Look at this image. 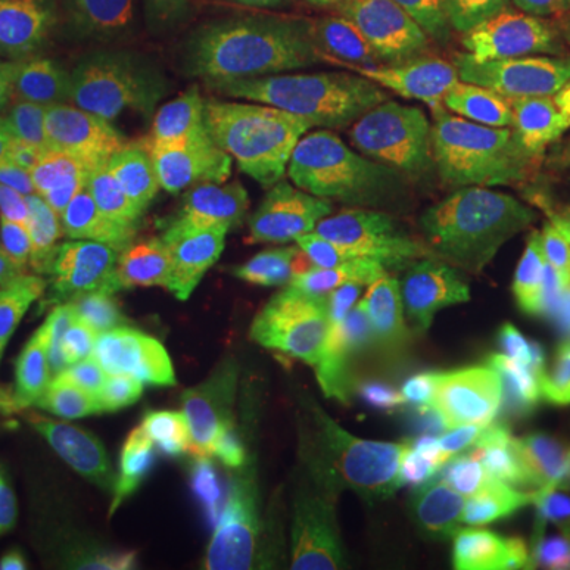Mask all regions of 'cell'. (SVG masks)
Here are the masks:
<instances>
[{
	"instance_id": "6da1fadb",
	"label": "cell",
	"mask_w": 570,
	"mask_h": 570,
	"mask_svg": "<svg viewBox=\"0 0 570 570\" xmlns=\"http://www.w3.org/2000/svg\"><path fill=\"white\" fill-rule=\"evenodd\" d=\"M374 149L412 168L570 142V36L479 32L415 45L367 102Z\"/></svg>"
},
{
	"instance_id": "7a4b0ae2",
	"label": "cell",
	"mask_w": 570,
	"mask_h": 570,
	"mask_svg": "<svg viewBox=\"0 0 570 570\" xmlns=\"http://www.w3.org/2000/svg\"><path fill=\"white\" fill-rule=\"evenodd\" d=\"M140 153L142 209L216 242L254 219L302 232L336 178L305 124L254 102L184 105Z\"/></svg>"
},
{
	"instance_id": "3957f363",
	"label": "cell",
	"mask_w": 570,
	"mask_h": 570,
	"mask_svg": "<svg viewBox=\"0 0 570 570\" xmlns=\"http://www.w3.org/2000/svg\"><path fill=\"white\" fill-rule=\"evenodd\" d=\"M409 247L434 292L527 374L570 348V223L527 206L409 204Z\"/></svg>"
},
{
	"instance_id": "277c9868",
	"label": "cell",
	"mask_w": 570,
	"mask_h": 570,
	"mask_svg": "<svg viewBox=\"0 0 570 570\" xmlns=\"http://www.w3.org/2000/svg\"><path fill=\"white\" fill-rule=\"evenodd\" d=\"M302 307L321 374L358 387L371 374L403 365H453L466 317L434 292L415 257L358 283L292 292Z\"/></svg>"
},
{
	"instance_id": "5b68a950",
	"label": "cell",
	"mask_w": 570,
	"mask_h": 570,
	"mask_svg": "<svg viewBox=\"0 0 570 570\" xmlns=\"http://www.w3.org/2000/svg\"><path fill=\"white\" fill-rule=\"evenodd\" d=\"M89 257L99 298L140 307L178 340L213 330L225 307L254 292L216 238L142 206L96 213Z\"/></svg>"
},
{
	"instance_id": "8992f818",
	"label": "cell",
	"mask_w": 570,
	"mask_h": 570,
	"mask_svg": "<svg viewBox=\"0 0 570 570\" xmlns=\"http://www.w3.org/2000/svg\"><path fill=\"white\" fill-rule=\"evenodd\" d=\"M498 419L494 381L482 365H403L367 390L358 425L336 444L355 453H448L456 463L485 444Z\"/></svg>"
},
{
	"instance_id": "52a82bcc",
	"label": "cell",
	"mask_w": 570,
	"mask_h": 570,
	"mask_svg": "<svg viewBox=\"0 0 570 570\" xmlns=\"http://www.w3.org/2000/svg\"><path fill=\"white\" fill-rule=\"evenodd\" d=\"M456 460L448 453L381 456L333 448L324 479L343 510L336 570H396L412 542L438 520Z\"/></svg>"
},
{
	"instance_id": "ba28073f",
	"label": "cell",
	"mask_w": 570,
	"mask_h": 570,
	"mask_svg": "<svg viewBox=\"0 0 570 570\" xmlns=\"http://www.w3.org/2000/svg\"><path fill=\"white\" fill-rule=\"evenodd\" d=\"M238 501L178 479H146L111 494L96 535L99 570H235Z\"/></svg>"
},
{
	"instance_id": "9c48e42d",
	"label": "cell",
	"mask_w": 570,
	"mask_h": 570,
	"mask_svg": "<svg viewBox=\"0 0 570 570\" xmlns=\"http://www.w3.org/2000/svg\"><path fill=\"white\" fill-rule=\"evenodd\" d=\"M105 48L92 0H0V118L36 121L77 102Z\"/></svg>"
},
{
	"instance_id": "30bf717a",
	"label": "cell",
	"mask_w": 570,
	"mask_h": 570,
	"mask_svg": "<svg viewBox=\"0 0 570 570\" xmlns=\"http://www.w3.org/2000/svg\"><path fill=\"white\" fill-rule=\"evenodd\" d=\"M26 197L86 213L142 206V153L92 115L17 121Z\"/></svg>"
},
{
	"instance_id": "8fae6325",
	"label": "cell",
	"mask_w": 570,
	"mask_h": 570,
	"mask_svg": "<svg viewBox=\"0 0 570 570\" xmlns=\"http://www.w3.org/2000/svg\"><path fill=\"white\" fill-rule=\"evenodd\" d=\"M127 469L140 479H178L245 501L266 482L273 456L235 448L197 419L178 377L168 371L146 393L137 412L121 428Z\"/></svg>"
},
{
	"instance_id": "7c38bea8",
	"label": "cell",
	"mask_w": 570,
	"mask_h": 570,
	"mask_svg": "<svg viewBox=\"0 0 570 570\" xmlns=\"http://www.w3.org/2000/svg\"><path fill=\"white\" fill-rule=\"evenodd\" d=\"M181 343L163 321L140 307L96 298L61 348L70 384L121 431L146 393L171 371Z\"/></svg>"
},
{
	"instance_id": "4fadbf2b",
	"label": "cell",
	"mask_w": 570,
	"mask_h": 570,
	"mask_svg": "<svg viewBox=\"0 0 570 570\" xmlns=\"http://www.w3.org/2000/svg\"><path fill=\"white\" fill-rule=\"evenodd\" d=\"M340 549L343 510L324 475L264 482L238 504L235 570H336Z\"/></svg>"
},
{
	"instance_id": "5bb4252c",
	"label": "cell",
	"mask_w": 570,
	"mask_h": 570,
	"mask_svg": "<svg viewBox=\"0 0 570 570\" xmlns=\"http://www.w3.org/2000/svg\"><path fill=\"white\" fill-rule=\"evenodd\" d=\"M409 200L393 171L326 209L311 225L292 292H324L387 273L412 261Z\"/></svg>"
},
{
	"instance_id": "9a60e30c",
	"label": "cell",
	"mask_w": 570,
	"mask_h": 570,
	"mask_svg": "<svg viewBox=\"0 0 570 570\" xmlns=\"http://www.w3.org/2000/svg\"><path fill=\"white\" fill-rule=\"evenodd\" d=\"M216 343L242 367L266 409L288 425L321 377L302 307L292 295L247 292L213 324Z\"/></svg>"
},
{
	"instance_id": "2e32d148",
	"label": "cell",
	"mask_w": 570,
	"mask_h": 570,
	"mask_svg": "<svg viewBox=\"0 0 570 570\" xmlns=\"http://www.w3.org/2000/svg\"><path fill=\"white\" fill-rule=\"evenodd\" d=\"M149 67L175 77H219L266 39V0H137Z\"/></svg>"
},
{
	"instance_id": "e0dca14e",
	"label": "cell",
	"mask_w": 570,
	"mask_h": 570,
	"mask_svg": "<svg viewBox=\"0 0 570 570\" xmlns=\"http://www.w3.org/2000/svg\"><path fill=\"white\" fill-rule=\"evenodd\" d=\"M55 403L61 422L55 460L63 482V510L58 530L73 549H92L105 510L111 504V494L118 491L115 482L127 469L121 431L92 406V400L82 390H55Z\"/></svg>"
},
{
	"instance_id": "ac0fdd59",
	"label": "cell",
	"mask_w": 570,
	"mask_h": 570,
	"mask_svg": "<svg viewBox=\"0 0 570 570\" xmlns=\"http://www.w3.org/2000/svg\"><path fill=\"white\" fill-rule=\"evenodd\" d=\"M171 374L178 377L187 403L209 431H216L235 448L273 456L285 425L254 393L242 367L216 343L213 330L184 340L175 352Z\"/></svg>"
},
{
	"instance_id": "d6986e66",
	"label": "cell",
	"mask_w": 570,
	"mask_h": 570,
	"mask_svg": "<svg viewBox=\"0 0 570 570\" xmlns=\"http://www.w3.org/2000/svg\"><path fill=\"white\" fill-rule=\"evenodd\" d=\"M494 485H570V362H558L530 390L498 441Z\"/></svg>"
},
{
	"instance_id": "ffe728a7",
	"label": "cell",
	"mask_w": 570,
	"mask_h": 570,
	"mask_svg": "<svg viewBox=\"0 0 570 570\" xmlns=\"http://www.w3.org/2000/svg\"><path fill=\"white\" fill-rule=\"evenodd\" d=\"M415 175L441 184L453 194L527 206L570 223V146L489 156L469 163L422 165L415 168Z\"/></svg>"
},
{
	"instance_id": "44dd1931",
	"label": "cell",
	"mask_w": 570,
	"mask_h": 570,
	"mask_svg": "<svg viewBox=\"0 0 570 570\" xmlns=\"http://www.w3.org/2000/svg\"><path fill=\"white\" fill-rule=\"evenodd\" d=\"M92 216L96 213L77 206L29 197V206L10 232L22 269L32 279L80 292L86 298H99L89 257Z\"/></svg>"
},
{
	"instance_id": "7402d4cb",
	"label": "cell",
	"mask_w": 570,
	"mask_h": 570,
	"mask_svg": "<svg viewBox=\"0 0 570 570\" xmlns=\"http://www.w3.org/2000/svg\"><path fill=\"white\" fill-rule=\"evenodd\" d=\"M466 549L508 570H570V494L535 498L508 510Z\"/></svg>"
},
{
	"instance_id": "603a6c76",
	"label": "cell",
	"mask_w": 570,
	"mask_h": 570,
	"mask_svg": "<svg viewBox=\"0 0 570 570\" xmlns=\"http://www.w3.org/2000/svg\"><path fill=\"white\" fill-rule=\"evenodd\" d=\"M0 485L26 527L51 542L63 510V482L55 453L0 434Z\"/></svg>"
},
{
	"instance_id": "cb8c5ba5",
	"label": "cell",
	"mask_w": 570,
	"mask_h": 570,
	"mask_svg": "<svg viewBox=\"0 0 570 570\" xmlns=\"http://www.w3.org/2000/svg\"><path fill=\"white\" fill-rule=\"evenodd\" d=\"M384 0H292V39L307 61H326L362 39Z\"/></svg>"
},
{
	"instance_id": "d4e9b609",
	"label": "cell",
	"mask_w": 570,
	"mask_h": 570,
	"mask_svg": "<svg viewBox=\"0 0 570 570\" xmlns=\"http://www.w3.org/2000/svg\"><path fill=\"white\" fill-rule=\"evenodd\" d=\"M58 428L61 422L55 390H45L17 371L0 367V434L55 453Z\"/></svg>"
},
{
	"instance_id": "484cf974",
	"label": "cell",
	"mask_w": 570,
	"mask_h": 570,
	"mask_svg": "<svg viewBox=\"0 0 570 570\" xmlns=\"http://www.w3.org/2000/svg\"><path fill=\"white\" fill-rule=\"evenodd\" d=\"M0 367H10L45 390L73 387L61 343L48 340L45 333L20 324L13 317L7 324H0Z\"/></svg>"
},
{
	"instance_id": "4316f807",
	"label": "cell",
	"mask_w": 570,
	"mask_h": 570,
	"mask_svg": "<svg viewBox=\"0 0 570 570\" xmlns=\"http://www.w3.org/2000/svg\"><path fill=\"white\" fill-rule=\"evenodd\" d=\"M89 302H96V298H86L80 292H70V288L41 283V279L29 276L20 288L17 307H13V321L39 330L55 343H63L73 333V326L80 324Z\"/></svg>"
},
{
	"instance_id": "83f0119b",
	"label": "cell",
	"mask_w": 570,
	"mask_h": 570,
	"mask_svg": "<svg viewBox=\"0 0 570 570\" xmlns=\"http://www.w3.org/2000/svg\"><path fill=\"white\" fill-rule=\"evenodd\" d=\"M45 549H51V542L41 539L32 527H26V520L10 504V498L0 485V570L20 568Z\"/></svg>"
},
{
	"instance_id": "f1b7e54d",
	"label": "cell",
	"mask_w": 570,
	"mask_h": 570,
	"mask_svg": "<svg viewBox=\"0 0 570 570\" xmlns=\"http://www.w3.org/2000/svg\"><path fill=\"white\" fill-rule=\"evenodd\" d=\"M20 197H26L20 134H17V121L0 118V216H7L20 204Z\"/></svg>"
},
{
	"instance_id": "f546056e",
	"label": "cell",
	"mask_w": 570,
	"mask_h": 570,
	"mask_svg": "<svg viewBox=\"0 0 570 570\" xmlns=\"http://www.w3.org/2000/svg\"><path fill=\"white\" fill-rule=\"evenodd\" d=\"M26 279H29V273L22 269L17 247L7 232H0V324H7L13 317V307H17Z\"/></svg>"
},
{
	"instance_id": "4dcf8cb0",
	"label": "cell",
	"mask_w": 570,
	"mask_h": 570,
	"mask_svg": "<svg viewBox=\"0 0 570 570\" xmlns=\"http://www.w3.org/2000/svg\"><path fill=\"white\" fill-rule=\"evenodd\" d=\"M13 570H96L92 568V561L80 554L77 549H45L39 551L36 558H29L26 564Z\"/></svg>"
},
{
	"instance_id": "1f68e13d",
	"label": "cell",
	"mask_w": 570,
	"mask_h": 570,
	"mask_svg": "<svg viewBox=\"0 0 570 570\" xmlns=\"http://www.w3.org/2000/svg\"><path fill=\"white\" fill-rule=\"evenodd\" d=\"M482 10H494V13H520V17H535V13H554L564 10L570 0H463Z\"/></svg>"
}]
</instances>
